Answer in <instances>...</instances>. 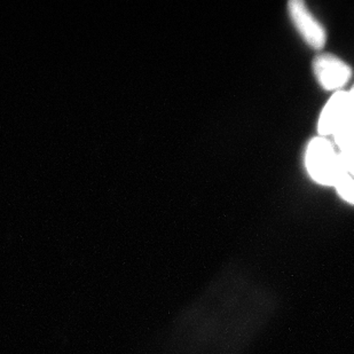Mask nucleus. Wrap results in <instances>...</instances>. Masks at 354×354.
<instances>
[{
    "instance_id": "4",
    "label": "nucleus",
    "mask_w": 354,
    "mask_h": 354,
    "mask_svg": "<svg viewBox=\"0 0 354 354\" xmlns=\"http://www.w3.org/2000/svg\"><path fill=\"white\" fill-rule=\"evenodd\" d=\"M312 68L317 83L324 91H341L352 77V68L334 54H319Z\"/></svg>"
},
{
    "instance_id": "6",
    "label": "nucleus",
    "mask_w": 354,
    "mask_h": 354,
    "mask_svg": "<svg viewBox=\"0 0 354 354\" xmlns=\"http://www.w3.org/2000/svg\"><path fill=\"white\" fill-rule=\"evenodd\" d=\"M333 137L335 144L337 145L341 151L354 147V113L351 118L345 120L344 123L338 127Z\"/></svg>"
},
{
    "instance_id": "2",
    "label": "nucleus",
    "mask_w": 354,
    "mask_h": 354,
    "mask_svg": "<svg viewBox=\"0 0 354 354\" xmlns=\"http://www.w3.org/2000/svg\"><path fill=\"white\" fill-rule=\"evenodd\" d=\"M305 167L308 176L322 186L335 187L348 176L330 140L320 136L313 138L306 146Z\"/></svg>"
},
{
    "instance_id": "3",
    "label": "nucleus",
    "mask_w": 354,
    "mask_h": 354,
    "mask_svg": "<svg viewBox=\"0 0 354 354\" xmlns=\"http://www.w3.org/2000/svg\"><path fill=\"white\" fill-rule=\"evenodd\" d=\"M288 12L291 22L305 43L313 50H320L327 43V31L303 0H290Z\"/></svg>"
},
{
    "instance_id": "8",
    "label": "nucleus",
    "mask_w": 354,
    "mask_h": 354,
    "mask_svg": "<svg viewBox=\"0 0 354 354\" xmlns=\"http://www.w3.org/2000/svg\"><path fill=\"white\" fill-rule=\"evenodd\" d=\"M343 167L350 177L354 178V147L343 149L338 153Z\"/></svg>"
},
{
    "instance_id": "1",
    "label": "nucleus",
    "mask_w": 354,
    "mask_h": 354,
    "mask_svg": "<svg viewBox=\"0 0 354 354\" xmlns=\"http://www.w3.org/2000/svg\"><path fill=\"white\" fill-rule=\"evenodd\" d=\"M277 308L264 284L223 277L209 284L172 327L167 354H245Z\"/></svg>"
},
{
    "instance_id": "9",
    "label": "nucleus",
    "mask_w": 354,
    "mask_h": 354,
    "mask_svg": "<svg viewBox=\"0 0 354 354\" xmlns=\"http://www.w3.org/2000/svg\"><path fill=\"white\" fill-rule=\"evenodd\" d=\"M348 95H350V99H351L352 108H353L354 111V85L351 90L348 91Z\"/></svg>"
},
{
    "instance_id": "7",
    "label": "nucleus",
    "mask_w": 354,
    "mask_h": 354,
    "mask_svg": "<svg viewBox=\"0 0 354 354\" xmlns=\"http://www.w3.org/2000/svg\"><path fill=\"white\" fill-rule=\"evenodd\" d=\"M336 192L342 200L354 205V178L346 176L343 180L339 181L336 186Z\"/></svg>"
},
{
    "instance_id": "5",
    "label": "nucleus",
    "mask_w": 354,
    "mask_h": 354,
    "mask_svg": "<svg viewBox=\"0 0 354 354\" xmlns=\"http://www.w3.org/2000/svg\"><path fill=\"white\" fill-rule=\"evenodd\" d=\"M348 91H337L331 95L317 120V133L320 137L334 136L338 127L353 115Z\"/></svg>"
}]
</instances>
